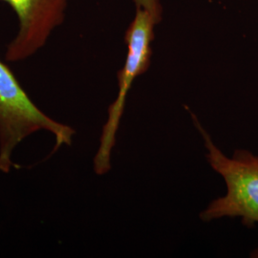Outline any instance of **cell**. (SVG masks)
<instances>
[{
  "label": "cell",
  "instance_id": "6da1fadb",
  "mask_svg": "<svg viewBox=\"0 0 258 258\" xmlns=\"http://www.w3.org/2000/svg\"><path fill=\"white\" fill-rule=\"evenodd\" d=\"M46 130L54 135L55 150L71 146L74 129L50 118L22 88L16 76L0 60V171L9 173L15 166L13 153L30 135Z\"/></svg>",
  "mask_w": 258,
  "mask_h": 258
},
{
  "label": "cell",
  "instance_id": "5b68a950",
  "mask_svg": "<svg viewBox=\"0 0 258 258\" xmlns=\"http://www.w3.org/2000/svg\"><path fill=\"white\" fill-rule=\"evenodd\" d=\"M136 8L148 11L152 17L156 19L157 22L160 23L163 18V8L160 3V0H133Z\"/></svg>",
  "mask_w": 258,
  "mask_h": 258
},
{
  "label": "cell",
  "instance_id": "8992f818",
  "mask_svg": "<svg viewBox=\"0 0 258 258\" xmlns=\"http://www.w3.org/2000/svg\"><path fill=\"white\" fill-rule=\"evenodd\" d=\"M253 256H258V252H255V254Z\"/></svg>",
  "mask_w": 258,
  "mask_h": 258
},
{
  "label": "cell",
  "instance_id": "3957f363",
  "mask_svg": "<svg viewBox=\"0 0 258 258\" xmlns=\"http://www.w3.org/2000/svg\"><path fill=\"white\" fill-rule=\"evenodd\" d=\"M159 24L148 11L136 8L125 34L127 55L123 67L118 73V96L108 108V118L102 128L100 147L94 158V170L97 174L107 173L111 168V152L116 143V135L124 109L126 96L135 79L148 71L152 55L151 43L154 40V28Z\"/></svg>",
  "mask_w": 258,
  "mask_h": 258
},
{
  "label": "cell",
  "instance_id": "7a4b0ae2",
  "mask_svg": "<svg viewBox=\"0 0 258 258\" xmlns=\"http://www.w3.org/2000/svg\"><path fill=\"white\" fill-rule=\"evenodd\" d=\"M194 124L203 136L207 158L212 168L223 177L227 194L210 204L200 217L211 221L222 217H239L247 227L258 224V156L237 149L230 157L217 148L208 132L191 113Z\"/></svg>",
  "mask_w": 258,
  "mask_h": 258
},
{
  "label": "cell",
  "instance_id": "277c9868",
  "mask_svg": "<svg viewBox=\"0 0 258 258\" xmlns=\"http://www.w3.org/2000/svg\"><path fill=\"white\" fill-rule=\"evenodd\" d=\"M18 18L19 29L5 53L9 62L35 55L65 19L69 0H3Z\"/></svg>",
  "mask_w": 258,
  "mask_h": 258
}]
</instances>
